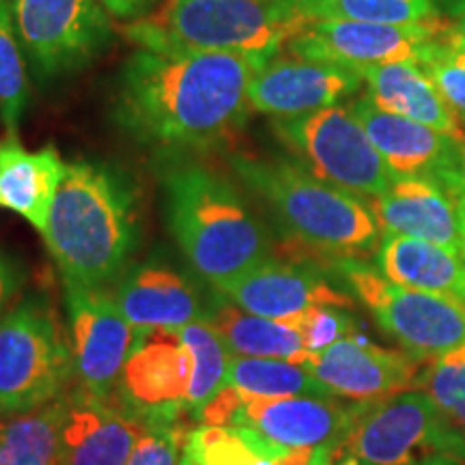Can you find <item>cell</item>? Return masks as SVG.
Masks as SVG:
<instances>
[{"mask_svg":"<svg viewBox=\"0 0 465 465\" xmlns=\"http://www.w3.org/2000/svg\"><path fill=\"white\" fill-rule=\"evenodd\" d=\"M416 61L465 124V52L438 37L422 45Z\"/></svg>","mask_w":465,"mask_h":465,"instance_id":"cell-33","label":"cell"},{"mask_svg":"<svg viewBox=\"0 0 465 465\" xmlns=\"http://www.w3.org/2000/svg\"><path fill=\"white\" fill-rule=\"evenodd\" d=\"M366 95L386 113L433 127L465 144L461 119L416 58L369 67L362 72Z\"/></svg>","mask_w":465,"mask_h":465,"instance_id":"cell-23","label":"cell"},{"mask_svg":"<svg viewBox=\"0 0 465 465\" xmlns=\"http://www.w3.org/2000/svg\"><path fill=\"white\" fill-rule=\"evenodd\" d=\"M263 65L223 52L138 48L116 78L113 119L143 144L216 147L246 124L250 83Z\"/></svg>","mask_w":465,"mask_h":465,"instance_id":"cell-1","label":"cell"},{"mask_svg":"<svg viewBox=\"0 0 465 465\" xmlns=\"http://www.w3.org/2000/svg\"><path fill=\"white\" fill-rule=\"evenodd\" d=\"M274 3L291 11V14L311 20V11L315 9L319 3H323V0H274Z\"/></svg>","mask_w":465,"mask_h":465,"instance_id":"cell-39","label":"cell"},{"mask_svg":"<svg viewBox=\"0 0 465 465\" xmlns=\"http://www.w3.org/2000/svg\"><path fill=\"white\" fill-rule=\"evenodd\" d=\"M274 132L302 168L364 201L381 196L397 179L349 108L276 119Z\"/></svg>","mask_w":465,"mask_h":465,"instance_id":"cell-9","label":"cell"},{"mask_svg":"<svg viewBox=\"0 0 465 465\" xmlns=\"http://www.w3.org/2000/svg\"><path fill=\"white\" fill-rule=\"evenodd\" d=\"M113 298L136 330H183L207 319L212 300L199 284L164 261L127 267L114 282Z\"/></svg>","mask_w":465,"mask_h":465,"instance_id":"cell-17","label":"cell"},{"mask_svg":"<svg viewBox=\"0 0 465 465\" xmlns=\"http://www.w3.org/2000/svg\"><path fill=\"white\" fill-rule=\"evenodd\" d=\"M433 0H323L311 11L312 20H353L373 25H420L435 20Z\"/></svg>","mask_w":465,"mask_h":465,"instance_id":"cell-30","label":"cell"},{"mask_svg":"<svg viewBox=\"0 0 465 465\" xmlns=\"http://www.w3.org/2000/svg\"><path fill=\"white\" fill-rule=\"evenodd\" d=\"M332 446H325V449H317L315 455L311 459V465H332V455H330Z\"/></svg>","mask_w":465,"mask_h":465,"instance_id":"cell-41","label":"cell"},{"mask_svg":"<svg viewBox=\"0 0 465 465\" xmlns=\"http://www.w3.org/2000/svg\"><path fill=\"white\" fill-rule=\"evenodd\" d=\"M183 457L192 465H278L248 444L240 433L226 427L201 424L188 433Z\"/></svg>","mask_w":465,"mask_h":465,"instance_id":"cell-32","label":"cell"},{"mask_svg":"<svg viewBox=\"0 0 465 465\" xmlns=\"http://www.w3.org/2000/svg\"><path fill=\"white\" fill-rule=\"evenodd\" d=\"M351 114L397 177H431L463 164L465 144L433 127L386 113L369 95L353 102Z\"/></svg>","mask_w":465,"mask_h":465,"instance_id":"cell-19","label":"cell"},{"mask_svg":"<svg viewBox=\"0 0 465 465\" xmlns=\"http://www.w3.org/2000/svg\"><path fill=\"white\" fill-rule=\"evenodd\" d=\"M97 3L116 17H136L144 14L153 0H97Z\"/></svg>","mask_w":465,"mask_h":465,"instance_id":"cell-38","label":"cell"},{"mask_svg":"<svg viewBox=\"0 0 465 465\" xmlns=\"http://www.w3.org/2000/svg\"><path fill=\"white\" fill-rule=\"evenodd\" d=\"M185 438L177 422H147L125 465H179Z\"/></svg>","mask_w":465,"mask_h":465,"instance_id":"cell-35","label":"cell"},{"mask_svg":"<svg viewBox=\"0 0 465 465\" xmlns=\"http://www.w3.org/2000/svg\"><path fill=\"white\" fill-rule=\"evenodd\" d=\"M179 465H192V461H190V459H182V463H179Z\"/></svg>","mask_w":465,"mask_h":465,"instance_id":"cell-43","label":"cell"},{"mask_svg":"<svg viewBox=\"0 0 465 465\" xmlns=\"http://www.w3.org/2000/svg\"><path fill=\"white\" fill-rule=\"evenodd\" d=\"M231 166L248 190L270 207L289 240L311 254L336 265L377 248L381 229L369 201L322 182L298 162L235 153Z\"/></svg>","mask_w":465,"mask_h":465,"instance_id":"cell-4","label":"cell"},{"mask_svg":"<svg viewBox=\"0 0 465 465\" xmlns=\"http://www.w3.org/2000/svg\"><path fill=\"white\" fill-rule=\"evenodd\" d=\"M422 391L431 397L446 424L465 440V345L429 360Z\"/></svg>","mask_w":465,"mask_h":465,"instance_id":"cell-31","label":"cell"},{"mask_svg":"<svg viewBox=\"0 0 465 465\" xmlns=\"http://www.w3.org/2000/svg\"><path fill=\"white\" fill-rule=\"evenodd\" d=\"M358 300L377 323L418 358H438L465 345V304L407 289L358 259L336 263Z\"/></svg>","mask_w":465,"mask_h":465,"instance_id":"cell-10","label":"cell"},{"mask_svg":"<svg viewBox=\"0 0 465 465\" xmlns=\"http://www.w3.org/2000/svg\"><path fill=\"white\" fill-rule=\"evenodd\" d=\"M207 322L237 358H274L306 364L312 353L295 325L252 315L213 291Z\"/></svg>","mask_w":465,"mask_h":465,"instance_id":"cell-25","label":"cell"},{"mask_svg":"<svg viewBox=\"0 0 465 465\" xmlns=\"http://www.w3.org/2000/svg\"><path fill=\"white\" fill-rule=\"evenodd\" d=\"M45 243L63 282L108 289L138 243L136 190L102 162H72L52 203Z\"/></svg>","mask_w":465,"mask_h":465,"instance_id":"cell-2","label":"cell"},{"mask_svg":"<svg viewBox=\"0 0 465 465\" xmlns=\"http://www.w3.org/2000/svg\"><path fill=\"white\" fill-rule=\"evenodd\" d=\"M65 173L67 164L52 144L28 151L17 136H7L0 141V207L28 220L44 235Z\"/></svg>","mask_w":465,"mask_h":465,"instance_id":"cell-22","label":"cell"},{"mask_svg":"<svg viewBox=\"0 0 465 465\" xmlns=\"http://www.w3.org/2000/svg\"><path fill=\"white\" fill-rule=\"evenodd\" d=\"M444 5L459 15V20H465V0H444Z\"/></svg>","mask_w":465,"mask_h":465,"instance_id":"cell-42","label":"cell"},{"mask_svg":"<svg viewBox=\"0 0 465 465\" xmlns=\"http://www.w3.org/2000/svg\"><path fill=\"white\" fill-rule=\"evenodd\" d=\"M166 224L196 276L212 289L272 259V240L242 192L196 162L160 168Z\"/></svg>","mask_w":465,"mask_h":465,"instance_id":"cell-3","label":"cell"},{"mask_svg":"<svg viewBox=\"0 0 465 465\" xmlns=\"http://www.w3.org/2000/svg\"><path fill=\"white\" fill-rule=\"evenodd\" d=\"M364 83L362 74L330 63L272 58L250 83V106L274 119H291L339 106Z\"/></svg>","mask_w":465,"mask_h":465,"instance_id":"cell-16","label":"cell"},{"mask_svg":"<svg viewBox=\"0 0 465 465\" xmlns=\"http://www.w3.org/2000/svg\"><path fill=\"white\" fill-rule=\"evenodd\" d=\"M194 358L177 330H138L119 380L121 403L143 422H177L188 411Z\"/></svg>","mask_w":465,"mask_h":465,"instance_id":"cell-14","label":"cell"},{"mask_svg":"<svg viewBox=\"0 0 465 465\" xmlns=\"http://www.w3.org/2000/svg\"><path fill=\"white\" fill-rule=\"evenodd\" d=\"M461 22H465V20H461Z\"/></svg>","mask_w":465,"mask_h":465,"instance_id":"cell-45","label":"cell"},{"mask_svg":"<svg viewBox=\"0 0 465 465\" xmlns=\"http://www.w3.org/2000/svg\"><path fill=\"white\" fill-rule=\"evenodd\" d=\"M449 25H373L353 20H312L287 44L291 56L330 63L362 74L369 67L411 61L427 42L444 37Z\"/></svg>","mask_w":465,"mask_h":465,"instance_id":"cell-12","label":"cell"},{"mask_svg":"<svg viewBox=\"0 0 465 465\" xmlns=\"http://www.w3.org/2000/svg\"><path fill=\"white\" fill-rule=\"evenodd\" d=\"M444 42L450 44L452 48L465 52V22H459L457 26L449 28V31L444 33Z\"/></svg>","mask_w":465,"mask_h":465,"instance_id":"cell-40","label":"cell"},{"mask_svg":"<svg viewBox=\"0 0 465 465\" xmlns=\"http://www.w3.org/2000/svg\"><path fill=\"white\" fill-rule=\"evenodd\" d=\"M371 203L383 235L416 237L455 250L463 257L455 201L435 179L397 177L391 188Z\"/></svg>","mask_w":465,"mask_h":465,"instance_id":"cell-21","label":"cell"},{"mask_svg":"<svg viewBox=\"0 0 465 465\" xmlns=\"http://www.w3.org/2000/svg\"><path fill=\"white\" fill-rule=\"evenodd\" d=\"M15 33L42 80L80 72L113 39L97 0H15Z\"/></svg>","mask_w":465,"mask_h":465,"instance_id":"cell-11","label":"cell"},{"mask_svg":"<svg viewBox=\"0 0 465 465\" xmlns=\"http://www.w3.org/2000/svg\"><path fill=\"white\" fill-rule=\"evenodd\" d=\"M26 100L25 50L15 33L14 9L7 0H0V119L9 136H17Z\"/></svg>","mask_w":465,"mask_h":465,"instance_id":"cell-29","label":"cell"},{"mask_svg":"<svg viewBox=\"0 0 465 465\" xmlns=\"http://www.w3.org/2000/svg\"><path fill=\"white\" fill-rule=\"evenodd\" d=\"M65 300L78 388L110 397L119 388L138 330L119 311L108 289L65 282Z\"/></svg>","mask_w":465,"mask_h":465,"instance_id":"cell-13","label":"cell"},{"mask_svg":"<svg viewBox=\"0 0 465 465\" xmlns=\"http://www.w3.org/2000/svg\"><path fill=\"white\" fill-rule=\"evenodd\" d=\"M287 322L300 330L302 336H304L306 349L311 353L323 351V349L342 339H349L356 332V322H353L349 308L339 306L311 308V311L287 319Z\"/></svg>","mask_w":465,"mask_h":465,"instance_id":"cell-34","label":"cell"},{"mask_svg":"<svg viewBox=\"0 0 465 465\" xmlns=\"http://www.w3.org/2000/svg\"><path fill=\"white\" fill-rule=\"evenodd\" d=\"M463 168H465V149H463Z\"/></svg>","mask_w":465,"mask_h":465,"instance_id":"cell-44","label":"cell"},{"mask_svg":"<svg viewBox=\"0 0 465 465\" xmlns=\"http://www.w3.org/2000/svg\"><path fill=\"white\" fill-rule=\"evenodd\" d=\"M330 455L332 465H465V440L427 392L410 391L356 403Z\"/></svg>","mask_w":465,"mask_h":465,"instance_id":"cell-6","label":"cell"},{"mask_svg":"<svg viewBox=\"0 0 465 465\" xmlns=\"http://www.w3.org/2000/svg\"><path fill=\"white\" fill-rule=\"evenodd\" d=\"M72 380V342L54 306L39 295L25 298L0 319V414L63 397Z\"/></svg>","mask_w":465,"mask_h":465,"instance_id":"cell-7","label":"cell"},{"mask_svg":"<svg viewBox=\"0 0 465 465\" xmlns=\"http://www.w3.org/2000/svg\"><path fill=\"white\" fill-rule=\"evenodd\" d=\"M427 360L431 358L383 349L349 336L323 351L312 353L306 366L330 394L362 403L422 391Z\"/></svg>","mask_w":465,"mask_h":465,"instance_id":"cell-15","label":"cell"},{"mask_svg":"<svg viewBox=\"0 0 465 465\" xmlns=\"http://www.w3.org/2000/svg\"><path fill=\"white\" fill-rule=\"evenodd\" d=\"M226 386L250 397H328L306 364L274 358H232Z\"/></svg>","mask_w":465,"mask_h":465,"instance_id":"cell-27","label":"cell"},{"mask_svg":"<svg viewBox=\"0 0 465 465\" xmlns=\"http://www.w3.org/2000/svg\"><path fill=\"white\" fill-rule=\"evenodd\" d=\"M179 332H182L185 345L190 347L192 358H194L188 411L199 416L203 407L212 403L226 388V377H229L231 362L235 356L207 319L185 325Z\"/></svg>","mask_w":465,"mask_h":465,"instance_id":"cell-28","label":"cell"},{"mask_svg":"<svg viewBox=\"0 0 465 465\" xmlns=\"http://www.w3.org/2000/svg\"><path fill=\"white\" fill-rule=\"evenodd\" d=\"M213 291L252 315L278 322H287L319 306L349 311L356 306L347 293L332 287L319 272L274 259Z\"/></svg>","mask_w":465,"mask_h":465,"instance_id":"cell-18","label":"cell"},{"mask_svg":"<svg viewBox=\"0 0 465 465\" xmlns=\"http://www.w3.org/2000/svg\"><path fill=\"white\" fill-rule=\"evenodd\" d=\"M67 394L0 420V465L63 463Z\"/></svg>","mask_w":465,"mask_h":465,"instance_id":"cell-26","label":"cell"},{"mask_svg":"<svg viewBox=\"0 0 465 465\" xmlns=\"http://www.w3.org/2000/svg\"><path fill=\"white\" fill-rule=\"evenodd\" d=\"M25 274H22L20 265L14 259L0 252V319L5 317V311H9L11 302L20 293Z\"/></svg>","mask_w":465,"mask_h":465,"instance_id":"cell-36","label":"cell"},{"mask_svg":"<svg viewBox=\"0 0 465 465\" xmlns=\"http://www.w3.org/2000/svg\"><path fill=\"white\" fill-rule=\"evenodd\" d=\"M308 22L274 0H168L158 20L136 22L127 35L155 52H223L267 63Z\"/></svg>","mask_w":465,"mask_h":465,"instance_id":"cell-5","label":"cell"},{"mask_svg":"<svg viewBox=\"0 0 465 465\" xmlns=\"http://www.w3.org/2000/svg\"><path fill=\"white\" fill-rule=\"evenodd\" d=\"M380 272L401 287L465 304V259L455 250L405 235H383Z\"/></svg>","mask_w":465,"mask_h":465,"instance_id":"cell-24","label":"cell"},{"mask_svg":"<svg viewBox=\"0 0 465 465\" xmlns=\"http://www.w3.org/2000/svg\"><path fill=\"white\" fill-rule=\"evenodd\" d=\"M441 188H444L452 196L457 207L459 216V226H461V237H463V257H465V168L463 164L457 168H450V171L441 173L438 179H435Z\"/></svg>","mask_w":465,"mask_h":465,"instance_id":"cell-37","label":"cell"},{"mask_svg":"<svg viewBox=\"0 0 465 465\" xmlns=\"http://www.w3.org/2000/svg\"><path fill=\"white\" fill-rule=\"evenodd\" d=\"M144 427L121 399L78 388L67 394L61 465H125Z\"/></svg>","mask_w":465,"mask_h":465,"instance_id":"cell-20","label":"cell"},{"mask_svg":"<svg viewBox=\"0 0 465 465\" xmlns=\"http://www.w3.org/2000/svg\"><path fill=\"white\" fill-rule=\"evenodd\" d=\"M356 403L328 397H250L226 386L196 416L201 424L232 429L252 449L272 459L291 450H317L334 446L351 420Z\"/></svg>","mask_w":465,"mask_h":465,"instance_id":"cell-8","label":"cell"}]
</instances>
